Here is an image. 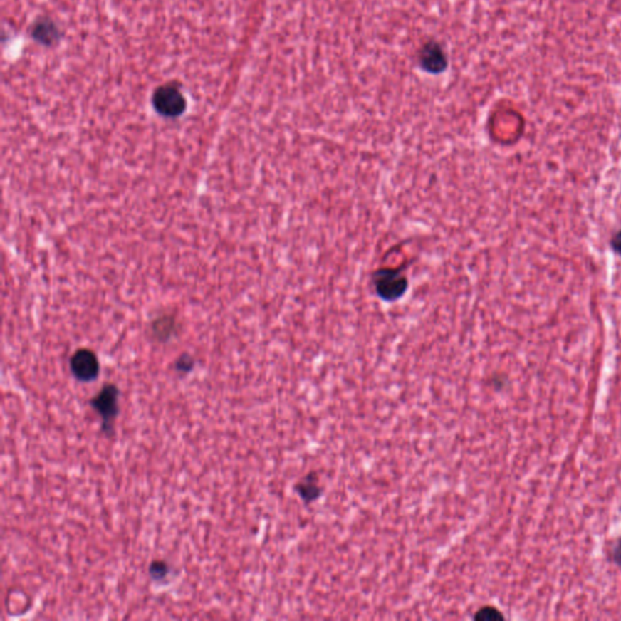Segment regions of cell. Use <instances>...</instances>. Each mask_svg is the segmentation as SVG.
<instances>
[{"label":"cell","mask_w":621,"mask_h":621,"mask_svg":"<svg viewBox=\"0 0 621 621\" xmlns=\"http://www.w3.org/2000/svg\"><path fill=\"white\" fill-rule=\"evenodd\" d=\"M119 388L115 384H105L100 392L94 396L90 405L103 421V434L112 436L115 432V417L119 414Z\"/></svg>","instance_id":"1"},{"label":"cell","mask_w":621,"mask_h":621,"mask_svg":"<svg viewBox=\"0 0 621 621\" xmlns=\"http://www.w3.org/2000/svg\"><path fill=\"white\" fill-rule=\"evenodd\" d=\"M153 105L160 115L172 118L179 117L186 110L184 94L175 86H163L155 91Z\"/></svg>","instance_id":"2"},{"label":"cell","mask_w":621,"mask_h":621,"mask_svg":"<svg viewBox=\"0 0 621 621\" xmlns=\"http://www.w3.org/2000/svg\"><path fill=\"white\" fill-rule=\"evenodd\" d=\"M70 368L78 381L90 382L100 374V362L98 356L91 350L80 348L71 357Z\"/></svg>","instance_id":"3"},{"label":"cell","mask_w":621,"mask_h":621,"mask_svg":"<svg viewBox=\"0 0 621 621\" xmlns=\"http://www.w3.org/2000/svg\"><path fill=\"white\" fill-rule=\"evenodd\" d=\"M296 491L307 503L315 501L322 493L317 474H307L306 477L296 486Z\"/></svg>","instance_id":"4"},{"label":"cell","mask_w":621,"mask_h":621,"mask_svg":"<svg viewBox=\"0 0 621 621\" xmlns=\"http://www.w3.org/2000/svg\"><path fill=\"white\" fill-rule=\"evenodd\" d=\"M148 572H150V576H151L152 580L162 581L169 575V573H170V567H169L168 563L164 562V560H153L151 565H150Z\"/></svg>","instance_id":"5"},{"label":"cell","mask_w":621,"mask_h":621,"mask_svg":"<svg viewBox=\"0 0 621 621\" xmlns=\"http://www.w3.org/2000/svg\"><path fill=\"white\" fill-rule=\"evenodd\" d=\"M474 619L481 621L503 620L505 617L499 609L491 607V605H486V607L477 610Z\"/></svg>","instance_id":"6"},{"label":"cell","mask_w":621,"mask_h":621,"mask_svg":"<svg viewBox=\"0 0 621 621\" xmlns=\"http://www.w3.org/2000/svg\"><path fill=\"white\" fill-rule=\"evenodd\" d=\"M176 368H177V370H180V372H189L193 368L192 358H189L187 356L181 357L180 360H177V363H176Z\"/></svg>","instance_id":"7"},{"label":"cell","mask_w":621,"mask_h":621,"mask_svg":"<svg viewBox=\"0 0 621 621\" xmlns=\"http://www.w3.org/2000/svg\"><path fill=\"white\" fill-rule=\"evenodd\" d=\"M610 553H612V560H613L614 563L621 565V539L617 540V543H614Z\"/></svg>","instance_id":"8"},{"label":"cell","mask_w":621,"mask_h":621,"mask_svg":"<svg viewBox=\"0 0 621 621\" xmlns=\"http://www.w3.org/2000/svg\"><path fill=\"white\" fill-rule=\"evenodd\" d=\"M613 248L615 251L621 254V232L617 233V236L613 239Z\"/></svg>","instance_id":"9"}]
</instances>
